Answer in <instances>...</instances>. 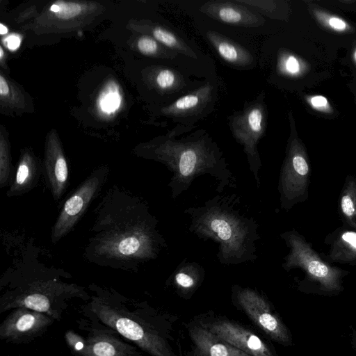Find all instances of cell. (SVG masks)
Instances as JSON below:
<instances>
[{"label": "cell", "instance_id": "cell-33", "mask_svg": "<svg viewBox=\"0 0 356 356\" xmlns=\"http://www.w3.org/2000/svg\"><path fill=\"white\" fill-rule=\"evenodd\" d=\"M353 333H354L355 339L356 341V332L355 330H353Z\"/></svg>", "mask_w": 356, "mask_h": 356}, {"label": "cell", "instance_id": "cell-8", "mask_svg": "<svg viewBox=\"0 0 356 356\" xmlns=\"http://www.w3.org/2000/svg\"><path fill=\"white\" fill-rule=\"evenodd\" d=\"M104 177V172H94L66 200L52 230L53 242H57L74 226L100 188Z\"/></svg>", "mask_w": 356, "mask_h": 356}, {"label": "cell", "instance_id": "cell-13", "mask_svg": "<svg viewBox=\"0 0 356 356\" xmlns=\"http://www.w3.org/2000/svg\"><path fill=\"white\" fill-rule=\"evenodd\" d=\"M201 10L207 15L225 23L243 26H258L263 23L257 15L242 6L229 2H208Z\"/></svg>", "mask_w": 356, "mask_h": 356}, {"label": "cell", "instance_id": "cell-1", "mask_svg": "<svg viewBox=\"0 0 356 356\" xmlns=\"http://www.w3.org/2000/svg\"><path fill=\"white\" fill-rule=\"evenodd\" d=\"M244 209L240 197L234 193L216 195L201 206L184 210L190 219L191 232L218 243L216 256L222 265H237L258 258L259 225Z\"/></svg>", "mask_w": 356, "mask_h": 356}, {"label": "cell", "instance_id": "cell-30", "mask_svg": "<svg viewBox=\"0 0 356 356\" xmlns=\"http://www.w3.org/2000/svg\"><path fill=\"white\" fill-rule=\"evenodd\" d=\"M10 89L6 79L2 75H0V95L1 96H7L9 94Z\"/></svg>", "mask_w": 356, "mask_h": 356}, {"label": "cell", "instance_id": "cell-32", "mask_svg": "<svg viewBox=\"0 0 356 356\" xmlns=\"http://www.w3.org/2000/svg\"><path fill=\"white\" fill-rule=\"evenodd\" d=\"M3 57V50L2 47H0V58L2 59Z\"/></svg>", "mask_w": 356, "mask_h": 356}, {"label": "cell", "instance_id": "cell-2", "mask_svg": "<svg viewBox=\"0 0 356 356\" xmlns=\"http://www.w3.org/2000/svg\"><path fill=\"white\" fill-rule=\"evenodd\" d=\"M155 159L172 173L168 186L174 200L201 175L212 177L217 183L218 193L227 188L236 187L235 177L221 154L205 143H166L156 151Z\"/></svg>", "mask_w": 356, "mask_h": 356}, {"label": "cell", "instance_id": "cell-34", "mask_svg": "<svg viewBox=\"0 0 356 356\" xmlns=\"http://www.w3.org/2000/svg\"><path fill=\"white\" fill-rule=\"evenodd\" d=\"M355 60H356V51H355Z\"/></svg>", "mask_w": 356, "mask_h": 356}, {"label": "cell", "instance_id": "cell-20", "mask_svg": "<svg viewBox=\"0 0 356 356\" xmlns=\"http://www.w3.org/2000/svg\"><path fill=\"white\" fill-rule=\"evenodd\" d=\"M121 102L122 97L118 86L115 82L111 81L102 91L98 99V104L103 113L111 114L119 108Z\"/></svg>", "mask_w": 356, "mask_h": 356}, {"label": "cell", "instance_id": "cell-3", "mask_svg": "<svg viewBox=\"0 0 356 356\" xmlns=\"http://www.w3.org/2000/svg\"><path fill=\"white\" fill-rule=\"evenodd\" d=\"M90 311L106 327L152 356H170L164 340L146 321L137 309L131 310L122 301L111 295L93 297Z\"/></svg>", "mask_w": 356, "mask_h": 356}, {"label": "cell", "instance_id": "cell-6", "mask_svg": "<svg viewBox=\"0 0 356 356\" xmlns=\"http://www.w3.org/2000/svg\"><path fill=\"white\" fill-rule=\"evenodd\" d=\"M54 319L26 307H17L0 325V338L15 343L29 342L44 334Z\"/></svg>", "mask_w": 356, "mask_h": 356}, {"label": "cell", "instance_id": "cell-4", "mask_svg": "<svg viewBox=\"0 0 356 356\" xmlns=\"http://www.w3.org/2000/svg\"><path fill=\"white\" fill-rule=\"evenodd\" d=\"M73 296L72 289H62L61 286L38 284L20 286L1 298L0 312L26 307L59 320L68 306L67 300Z\"/></svg>", "mask_w": 356, "mask_h": 356}, {"label": "cell", "instance_id": "cell-29", "mask_svg": "<svg viewBox=\"0 0 356 356\" xmlns=\"http://www.w3.org/2000/svg\"><path fill=\"white\" fill-rule=\"evenodd\" d=\"M311 102L314 107H323L327 103L326 98L320 95L312 97Z\"/></svg>", "mask_w": 356, "mask_h": 356}, {"label": "cell", "instance_id": "cell-18", "mask_svg": "<svg viewBox=\"0 0 356 356\" xmlns=\"http://www.w3.org/2000/svg\"><path fill=\"white\" fill-rule=\"evenodd\" d=\"M38 178L34 163L28 157L22 159L18 165L15 180L8 191L10 196L19 195L30 190Z\"/></svg>", "mask_w": 356, "mask_h": 356}, {"label": "cell", "instance_id": "cell-5", "mask_svg": "<svg viewBox=\"0 0 356 356\" xmlns=\"http://www.w3.org/2000/svg\"><path fill=\"white\" fill-rule=\"evenodd\" d=\"M281 238L290 248L289 254L282 264L283 268L289 270L294 267H300L312 280L319 282L325 291H339L341 289V271L325 264L297 232H285L281 234Z\"/></svg>", "mask_w": 356, "mask_h": 356}, {"label": "cell", "instance_id": "cell-7", "mask_svg": "<svg viewBox=\"0 0 356 356\" xmlns=\"http://www.w3.org/2000/svg\"><path fill=\"white\" fill-rule=\"evenodd\" d=\"M238 303L252 321L273 339L286 343L288 331L279 318L272 312L266 300L250 288L235 287Z\"/></svg>", "mask_w": 356, "mask_h": 356}, {"label": "cell", "instance_id": "cell-17", "mask_svg": "<svg viewBox=\"0 0 356 356\" xmlns=\"http://www.w3.org/2000/svg\"><path fill=\"white\" fill-rule=\"evenodd\" d=\"M207 35L220 56L226 61L238 65H244L252 60L248 51L217 33L209 31Z\"/></svg>", "mask_w": 356, "mask_h": 356}, {"label": "cell", "instance_id": "cell-23", "mask_svg": "<svg viewBox=\"0 0 356 356\" xmlns=\"http://www.w3.org/2000/svg\"><path fill=\"white\" fill-rule=\"evenodd\" d=\"M201 97L196 94H189L178 99L172 105L168 108V113L185 111L195 108L200 103Z\"/></svg>", "mask_w": 356, "mask_h": 356}, {"label": "cell", "instance_id": "cell-27", "mask_svg": "<svg viewBox=\"0 0 356 356\" xmlns=\"http://www.w3.org/2000/svg\"><path fill=\"white\" fill-rule=\"evenodd\" d=\"M286 69L291 73H296L299 71V64L294 56H289L285 63Z\"/></svg>", "mask_w": 356, "mask_h": 356}, {"label": "cell", "instance_id": "cell-22", "mask_svg": "<svg viewBox=\"0 0 356 356\" xmlns=\"http://www.w3.org/2000/svg\"><path fill=\"white\" fill-rule=\"evenodd\" d=\"M341 210L348 220L356 219V186L346 188L341 199Z\"/></svg>", "mask_w": 356, "mask_h": 356}, {"label": "cell", "instance_id": "cell-9", "mask_svg": "<svg viewBox=\"0 0 356 356\" xmlns=\"http://www.w3.org/2000/svg\"><path fill=\"white\" fill-rule=\"evenodd\" d=\"M262 108L255 106L236 119L233 124L234 136L244 147L250 170L258 187L260 186L261 163L257 150V143L264 132Z\"/></svg>", "mask_w": 356, "mask_h": 356}, {"label": "cell", "instance_id": "cell-11", "mask_svg": "<svg viewBox=\"0 0 356 356\" xmlns=\"http://www.w3.org/2000/svg\"><path fill=\"white\" fill-rule=\"evenodd\" d=\"M204 328L251 356H273L268 346L250 330L232 321L222 320Z\"/></svg>", "mask_w": 356, "mask_h": 356}, {"label": "cell", "instance_id": "cell-26", "mask_svg": "<svg viewBox=\"0 0 356 356\" xmlns=\"http://www.w3.org/2000/svg\"><path fill=\"white\" fill-rule=\"evenodd\" d=\"M6 47L12 51L17 49L21 44V38L16 34L8 35L4 40Z\"/></svg>", "mask_w": 356, "mask_h": 356}, {"label": "cell", "instance_id": "cell-24", "mask_svg": "<svg viewBox=\"0 0 356 356\" xmlns=\"http://www.w3.org/2000/svg\"><path fill=\"white\" fill-rule=\"evenodd\" d=\"M176 74L170 70H163L156 76V81L161 89H169L173 88L177 83Z\"/></svg>", "mask_w": 356, "mask_h": 356}, {"label": "cell", "instance_id": "cell-19", "mask_svg": "<svg viewBox=\"0 0 356 356\" xmlns=\"http://www.w3.org/2000/svg\"><path fill=\"white\" fill-rule=\"evenodd\" d=\"M333 252L339 259L350 261L356 259V232H343L337 239ZM333 253V254H334Z\"/></svg>", "mask_w": 356, "mask_h": 356}, {"label": "cell", "instance_id": "cell-14", "mask_svg": "<svg viewBox=\"0 0 356 356\" xmlns=\"http://www.w3.org/2000/svg\"><path fill=\"white\" fill-rule=\"evenodd\" d=\"M191 336L197 350L203 356H251L204 327L193 328Z\"/></svg>", "mask_w": 356, "mask_h": 356}, {"label": "cell", "instance_id": "cell-31", "mask_svg": "<svg viewBox=\"0 0 356 356\" xmlns=\"http://www.w3.org/2000/svg\"><path fill=\"white\" fill-rule=\"evenodd\" d=\"M8 33V28L4 26L2 23L0 24V33L5 35Z\"/></svg>", "mask_w": 356, "mask_h": 356}, {"label": "cell", "instance_id": "cell-10", "mask_svg": "<svg viewBox=\"0 0 356 356\" xmlns=\"http://www.w3.org/2000/svg\"><path fill=\"white\" fill-rule=\"evenodd\" d=\"M309 177V165L300 154L291 156L284 163L279 179L282 209L289 210L305 197Z\"/></svg>", "mask_w": 356, "mask_h": 356}, {"label": "cell", "instance_id": "cell-16", "mask_svg": "<svg viewBox=\"0 0 356 356\" xmlns=\"http://www.w3.org/2000/svg\"><path fill=\"white\" fill-rule=\"evenodd\" d=\"M204 277V270L200 264L184 259L174 270L171 278L179 291L186 293L193 291Z\"/></svg>", "mask_w": 356, "mask_h": 356}, {"label": "cell", "instance_id": "cell-28", "mask_svg": "<svg viewBox=\"0 0 356 356\" xmlns=\"http://www.w3.org/2000/svg\"><path fill=\"white\" fill-rule=\"evenodd\" d=\"M330 25L337 30H343L346 29V23L341 19L337 17H332L329 20Z\"/></svg>", "mask_w": 356, "mask_h": 356}, {"label": "cell", "instance_id": "cell-15", "mask_svg": "<svg viewBox=\"0 0 356 356\" xmlns=\"http://www.w3.org/2000/svg\"><path fill=\"white\" fill-rule=\"evenodd\" d=\"M46 161V175L52 194L58 200L63 194L68 179L65 158L60 152H50Z\"/></svg>", "mask_w": 356, "mask_h": 356}, {"label": "cell", "instance_id": "cell-21", "mask_svg": "<svg viewBox=\"0 0 356 356\" xmlns=\"http://www.w3.org/2000/svg\"><path fill=\"white\" fill-rule=\"evenodd\" d=\"M50 11L58 18L68 19L79 15L82 12V6L76 2L58 1L51 6Z\"/></svg>", "mask_w": 356, "mask_h": 356}, {"label": "cell", "instance_id": "cell-25", "mask_svg": "<svg viewBox=\"0 0 356 356\" xmlns=\"http://www.w3.org/2000/svg\"><path fill=\"white\" fill-rule=\"evenodd\" d=\"M139 51L146 55L154 54L158 51L156 41L149 36H143L138 40Z\"/></svg>", "mask_w": 356, "mask_h": 356}, {"label": "cell", "instance_id": "cell-12", "mask_svg": "<svg viewBox=\"0 0 356 356\" xmlns=\"http://www.w3.org/2000/svg\"><path fill=\"white\" fill-rule=\"evenodd\" d=\"M117 333L108 327L92 328L75 356H143L136 347L119 338Z\"/></svg>", "mask_w": 356, "mask_h": 356}]
</instances>
